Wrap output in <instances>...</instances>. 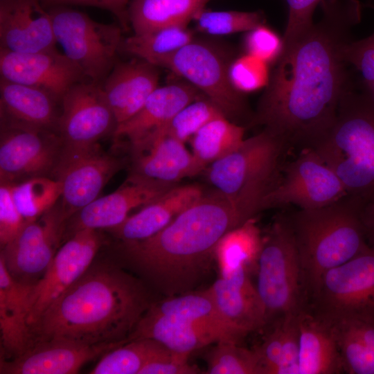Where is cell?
Instances as JSON below:
<instances>
[{
    "mask_svg": "<svg viewBox=\"0 0 374 374\" xmlns=\"http://www.w3.org/2000/svg\"><path fill=\"white\" fill-rule=\"evenodd\" d=\"M319 4L321 19L283 48L251 124L263 125L290 148H310L329 130L354 82L344 51L362 19V4Z\"/></svg>",
    "mask_w": 374,
    "mask_h": 374,
    "instance_id": "cell-1",
    "label": "cell"
},
{
    "mask_svg": "<svg viewBox=\"0 0 374 374\" xmlns=\"http://www.w3.org/2000/svg\"><path fill=\"white\" fill-rule=\"evenodd\" d=\"M150 305L138 279L111 264L92 263L30 326V344L48 339L124 344Z\"/></svg>",
    "mask_w": 374,
    "mask_h": 374,
    "instance_id": "cell-2",
    "label": "cell"
},
{
    "mask_svg": "<svg viewBox=\"0 0 374 374\" xmlns=\"http://www.w3.org/2000/svg\"><path fill=\"white\" fill-rule=\"evenodd\" d=\"M251 218L215 190L155 235L123 242L126 257L168 297L194 291L228 232Z\"/></svg>",
    "mask_w": 374,
    "mask_h": 374,
    "instance_id": "cell-3",
    "label": "cell"
},
{
    "mask_svg": "<svg viewBox=\"0 0 374 374\" xmlns=\"http://www.w3.org/2000/svg\"><path fill=\"white\" fill-rule=\"evenodd\" d=\"M365 203L346 195L328 206L288 214L301 262L305 301L325 272L370 247L362 220Z\"/></svg>",
    "mask_w": 374,
    "mask_h": 374,
    "instance_id": "cell-4",
    "label": "cell"
},
{
    "mask_svg": "<svg viewBox=\"0 0 374 374\" xmlns=\"http://www.w3.org/2000/svg\"><path fill=\"white\" fill-rule=\"evenodd\" d=\"M337 175L347 195L374 198V103L355 82L329 130L310 148Z\"/></svg>",
    "mask_w": 374,
    "mask_h": 374,
    "instance_id": "cell-5",
    "label": "cell"
},
{
    "mask_svg": "<svg viewBox=\"0 0 374 374\" xmlns=\"http://www.w3.org/2000/svg\"><path fill=\"white\" fill-rule=\"evenodd\" d=\"M289 148L282 139L264 129L210 164L207 179L249 218L255 217L280 175Z\"/></svg>",
    "mask_w": 374,
    "mask_h": 374,
    "instance_id": "cell-6",
    "label": "cell"
},
{
    "mask_svg": "<svg viewBox=\"0 0 374 374\" xmlns=\"http://www.w3.org/2000/svg\"><path fill=\"white\" fill-rule=\"evenodd\" d=\"M256 270L267 323L305 308L301 262L288 214L277 216L263 235Z\"/></svg>",
    "mask_w": 374,
    "mask_h": 374,
    "instance_id": "cell-7",
    "label": "cell"
},
{
    "mask_svg": "<svg viewBox=\"0 0 374 374\" xmlns=\"http://www.w3.org/2000/svg\"><path fill=\"white\" fill-rule=\"evenodd\" d=\"M305 308L330 326L351 320L374 321V248L325 272Z\"/></svg>",
    "mask_w": 374,
    "mask_h": 374,
    "instance_id": "cell-8",
    "label": "cell"
},
{
    "mask_svg": "<svg viewBox=\"0 0 374 374\" xmlns=\"http://www.w3.org/2000/svg\"><path fill=\"white\" fill-rule=\"evenodd\" d=\"M57 43L87 78L102 84L116 61L123 41L121 27L94 21L64 6L50 7Z\"/></svg>",
    "mask_w": 374,
    "mask_h": 374,
    "instance_id": "cell-9",
    "label": "cell"
},
{
    "mask_svg": "<svg viewBox=\"0 0 374 374\" xmlns=\"http://www.w3.org/2000/svg\"><path fill=\"white\" fill-rule=\"evenodd\" d=\"M231 62L214 45L194 39L157 66L170 69L186 79L212 100L231 121L251 125L253 118L242 93L232 85L229 68Z\"/></svg>",
    "mask_w": 374,
    "mask_h": 374,
    "instance_id": "cell-10",
    "label": "cell"
},
{
    "mask_svg": "<svg viewBox=\"0 0 374 374\" xmlns=\"http://www.w3.org/2000/svg\"><path fill=\"white\" fill-rule=\"evenodd\" d=\"M347 193L335 172L311 148L302 149L283 165L274 186L262 202V211L290 204L308 210L331 204Z\"/></svg>",
    "mask_w": 374,
    "mask_h": 374,
    "instance_id": "cell-11",
    "label": "cell"
},
{
    "mask_svg": "<svg viewBox=\"0 0 374 374\" xmlns=\"http://www.w3.org/2000/svg\"><path fill=\"white\" fill-rule=\"evenodd\" d=\"M69 219L60 199L39 218L26 222L1 249L0 256L13 278L33 285L42 278L61 247Z\"/></svg>",
    "mask_w": 374,
    "mask_h": 374,
    "instance_id": "cell-12",
    "label": "cell"
},
{
    "mask_svg": "<svg viewBox=\"0 0 374 374\" xmlns=\"http://www.w3.org/2000/svg\"><path fill=\"white\" fill-rule=\"evenodd\" d=\"M123 165L121 159L105 152L99 143L63 146L53 178L60 184V201L69 217L96 199Z\"/></svg>",
    "mask_w": 374,
    "mask_h": 374,
    "instance_id": "cell-13",
    "label": "cell"
},
{
    "mask_svg": "<svg viewBox=\"0 0 374 374\" xmlns=\"http://www.w3.org/2000/svg\"><path fill=\"white\" fill-rule=\"evenodd\" d=\"M62 148L57 132L1 125V183L13 185L34 177L53 178Z\"/></svg>",
    "mask_w": 374,
    "mask_h": 374,
    "instance_id": "cell-14",
    "label": "cell"
},
{
    "mask_svg": "<svg viewBox=\"0 0 374 374\" xmlns=\"http://www.w3.org/2000/svg\"><path fill=\"white\" fill-rule=\"evenodd\" d=\"M103 242L99 230L86 229L74 233L61 245L44 275L31 287L30 328L89 269Z\"/></svg>",
    "mask_w": 374,
    "mask_h": 374,
    "instance_id": "cell-15",
    "label": "cell"
},
{
    "mask_svg": "<svg viewBox=\"0 0 374 374\" xmlns=\"http://www.w3.org/2000/svg\"><path fill=\"white\" fill-rule=\"evenodd\" d=\"M57 132L64 147L96 143L117 123L101 84L84 81L73 85L61 101Z\"/></svg>",
    "mask_w": 374,
    "mask_h": 374,
    "instance_id": "cell-16",
    "label": "cell"
},
{
    "mask_svg": "<svg viewBox=\"0 0 374 374\" xmlns=\"http://www.w3.org/2000/svg\"><path fill=\"white\" fill-rule=\"evenodd\" d=\"M176 185L130 173L116 190L98 197L73 214L68 220L66 233L71 236L86 229L115 228L130 216L131 211L143 207Z\"/></svg>",
    "mask_w": 374,
    "mask_h": 374,
    "instance_id": "cell-17",
    "label": "cell"
},
{
    "mask_svg": "<svg viewBox=\"0 0 374 374\" xmlns=\"http://www.w3.org/2000/svg\"><path fill=\"white\" fill-rule=\"evenodd\" d=\"M1 77L11 82L40 88L61 103L74 84L89 81L82 70L57 49L17 53L0 48Z\"/></svg>",
    "mask_w": 374,
    "mask_h": 374,
    "instance_id": "cell-18",
    "label": "cell"
},
{
    "mask_svg": "<svg viewBox=\"0 0 374 374\" xmlns=\"http://www.w3.org/2000/svg\"><path fill=\"white\" fill-rule=\"evenodd\" d=\"M123 344L89 345L65 339L32 342L20 355L0 361L1 374H73Z\"/></svg>",
    "mask_w": 374,
    "mask_h": 374,
    "instance_id": "cell-19",
    "label": "cell"
},
{
    "mask_svg": "<svg viewBox=\"0 0 374 374\" xmlns=\"http://www.w3.org/2000/svg\"><path fill=\"white\" fill-rule=\"evenodd\" d=\"M249 271L239 265L221 272L208 287L222 317L242 339L267 324L265 308Z\"/></svg>",
    "mask_w": 374,
    "mask_h": 374,
    "instance_id": "cell-20",
    "label": "cell"
},
{
    "mask_svg": "<svg viewBox=\"0 0 374 374\" xmlns=\"http://www.w3.org/2000/svg\"><path fill=\"white\" fill-rule=\"evenodd\" d=\"M51 16L40 0H0L1 48L17 53L55 49Z\"/></svg>",
    "mask_w": 374,
    "mask_h": 374,
    "instance_id": "cell-21",
    "label": "cell"
},
{
    "mask_svg": "<svg viewBox=\"0 0 374 374\" xmlns=\"http://www.w3.org/2000/svg\"><path fill=\"white\" fill-rule=\"evenodd\" d=\"M202 96L190 83L158 87L134 116L117 125L113 133L115 141L127 143L130 150L139 146L165 127L183 107Z\"/></svg>",
    "mask_w": 374,
    "mask_h": 374,
    "instance_id": "cell-22",
    "label": "cell"
},
{
    "mask_svg": "<svg viewBox=\"0 0 374 374\" xmlns=\"http://www.w3.org/2000/svg\"><path fill=\"white\" fill-rule=\"evenodd\" d=\"M130 151L131 173L152 180L177 184L204 170L184 143L168 134L165 127Z\"/></svg>",
    "mask_w": 374,
    "mask_h": 374,
    "instance_id": "cell-23",
    "label": "cell"
},
{
    "mask_svg": "<svg viewBox=\"0 0 374 374\" xmlns=\"http://www.w3.org/2000/svg\"><path fill=\"white\" fill-rule=\"evenodd\" d=\"M157 67L136 57L116 62L101 87L117 125L134 116L158 87Z\"/></svg>",
    "mask_w": 374,
    "mask_h": 374,
    "instance_id": "cell-24",
    "label": "cell"
},
{
    "mask_svg": "<svg viewBox=\"0 0 374 374\" xmlns=\"http://www.w3.org/2000/svg\"><path fill=\"white\" fill-rule=\"evenodd\" d=\"M57 103H60L44 89L0 78L1 125L57 132L61 112Z\"/></svg>",
    "mask_w": 374,
    "mask_h": 374,
    "instance_id": "cell-25",
    "label": "cell"
},
{
    "mask_svg": "<svg viewBox=\"0 0 374 374\" xmlns=\"http://www.w3.org/2000/svg\"><path fill=\"white\" fill-rule=\"evenodd\" d=\"M203 195L202 188L197 185H176L109 231L123 242L148 238L165 228Z\"/></svg>",
    "mask_w": 374,
    "mask_h": 374,
    "instance_id": "cell-26",
    "label": "cell"
},
{
    "mask_svg": "<svg viewBox=\"0 0 374 374\" xmlns=\"http://www.w3.org/2000/svg\"><path fill=\"white\" fill-rule=\"evenodd\" d=\"M33 285L18 282L8 272L0 256L1 358L22 354L31 341L28 322V300Z\"/></svg>",
    "mask_w": 374,
    "mask_h": 374,
    "instance_id": "cell-27",
    "label": "cell"
},
{
    "mask_svg": "<svg viewBox=\"0 0 374 374\" xmlns=\"http://www.w3.org/2000/svg\"><path fill=\"white\" fill-rule=\"evenodd\" d=\"M299 374L344 373L333 328L305 308L299 313Z\"/></svg>",
    "mask_w": 374,
    "mask_h": 374,
    "instance_id": "cell-28",
    "label": "cell"
},
{
    "mask_svg": "<svg viewBox=\"0 0 374 374\" xmlns=\"http://www.w3.org/2000/svg\"><path fill=\"white\" fill-rule=\"evenodd\" d=\"M142 338L153 339L173 352L186 355L223 340L218 333L208 328L148 310L128 341Z\"/></svg>",
    "mask_w": 374,
    "mask_h": 374,
    "instance_id": "cell-29",
    "label": "cell"
},
{
    "mask_svg": "<svg viewBox=\"0 0 374 374\" xmlns=\"http://www.w3.org/2000/svg\"><path fill=\"white\" fill-rule=\"evenodd\" d=\"M148 311L208 328L218 333L225 341L239 344L242 339L222 317L208 288L169 296L150 304Z\"/></svg>",
    "mask_w": 374,
    "mask_h": 374,
    "instance_id": "cell-30",
    "label": "cell"
},
{
    "mask_svg": "<svg viewBox=\"0 0 374 374\" xmlns=\"http://www.w3.org/2000/svg\"><path fill=\"white\" fill-rule=\"evenodd\" d=\"M211 0H131L130 24L134 35L168 26L187 25Z\"/></svg>",
    "mask_w": 374,
    "mask_h": 374,
    "instance_id": "cell-31",
    "label": "cell"
},
{
    "mask_svg": "<svg viewBox=\"0 0 374 374\" xmlns=\"http://www.w3.org/2000/svg\"><path fill=\"white\" fill-rule=\"evenodd\" d=\"M331 327L344 373L374 374V321L351 320Z\"/></svg>",
    "mask_w": 374,
    "mask_h": 374,
    "instance_id": "cell-32",
    "label": "cell"
},
{
    "mask_svg": "<svg viewBox=\"0 0 374 374\" xmlns=\"http://www.w3.org/2000/svg\"><path fill=\"white\" fill-rule=\"evenodd\" d=\"M245 128L226 116L215 118L190 139L192 153L204 168L235 150L244 140Z\"/></svg>",
    "mask_w": 374,
    "mask_h": 374,
    "instance_id": "cell-33",
    "label": "cell"
},
{
    "mask_svg": "<svg viewBox=\"0 0 374 374\" xmlns=\"http://www.w3.org/2000/svg\"><path fill=\"white\" fill-rule=\"evenodd\" d=\"M263 235L256 223L255 217L224 235L215 251L220 273L239 265L249 270L256 269L258 258L262 248Z\"/></svg>",
    "mask_w": 374,
    "mask_h": 374,
    "instance_id": "cell-34",
    "label": "cell"
},
{
    "mask_svg": "<svg viewBox=\"0 0 374 374\" xmlns=\"http://www.w3.org/2000/svg\"><path fill=\"white\" fill-rule=\"evenodd\" d=\"M193 39L187 25L172 26L123 39L120 51L157 66L161 60Z\"/></svg>",
    "mask_w": 374,
    "mask_h": 374,
    "instance_id": "cell-35",
    "label": "cell"
},
{
    "mask_svg": "<svg viewBox=\"0 0 374 374\" xmlns=\"http://www.w3.org/2000/svg\"><path fill=\"white\" fill-rule=\"evenodd\" d=\"M168 349L151 339H135L105 353L91 374H139L153 357Z\"/></svg>",
    "mask_w": 374,
    "mask_h": 374,
    "instance_id": "cell-36",
    "label": "cell"
},
{
    "mask_svg": "<svg viewBox=\"0 0 374 374\" xmlns=\"http://www.w3.org/2000/svg\"><path fill=\"white\" fill-rule=\"evenodd\" d=\"M13 200L26 222L39 218L61 197L59 181L51 177H38L11 184Z\"/></svg>",
    "mask_w": 374,
    "mask_h": 374,
    "instance_id": "cell-37",
    "label": "cell"
},
{
    "mask_svg": "<svg viewBox=\"0 0 374 374\" xmlns=\"http://www.w3.org/2000/svg\"><path fill=\"white\" fill-rule=\"evenodd\" d=\"M208 374H263L256 349H248L238 343L222 340L207 357Z\"/></svg>",
    "mask_w": 374,
    "mask_h": 374,
    "instance_id": "cell-38",
    "label": "cell"
},
{
    "mask_svg": "<svg viewBox=\"0 0 374 374\" xmlns=\"http://www.w3.org/2000/svg\"><path fill=\"white\" fill-rule=\"evenodd\" d=\"M193 20L198 30L210 35H223L250 31L264 24L265 18L260 11H211L203 9Z\"/></svg>",
    "mask_w": 374,
    "mask_h": 374,
    "instance_id": "cell-39",
    "label": "cell"
},
{
    "mask_svg": "<svg viewBox=\"0 0 374 374\" xmlns=\"http://www.w3.org/2000/svg\"><path fill=\"white\" fill-rule=\"evenodd\" d=\"M225 116L207 97H201L183 107L165 127L168 134L185 143L212 120Z\"/></svg>",
    "mask_w": 374,
    "mask_h": 374,
    "instance_id": "cell-40",
    "label": "cell"
},
{
    "mask_svg": "<svg viewBox=\"0 0 374 374\" xmlns=\"http://www.w3.org/2000/svg\"><path fill=\"white\" fill-rule=\"evenodd\" d=\"M367 6L374 10V0ZM346 60L359 75L361 89L374 103V32L359 40H352L345 48Z\"/></svg>",
    "mask_w": 374,
    "mask_h": 374,
    "instance_id": "cell-41",
    "label": "cell"
},
{
    "mask_svg": "<svg viewBox=\"0 0 374 374\" xmlns=\"http://www.w3.org/2000/svg\"><path fill=\"white\" fill-rule=\"evenodd\" d=\"M229 76L233 87L242 93L267 87L270 78L268 64L248 53L231 62Z\"/></svg>",
    "mask_w": 374,
    "mask_h": 374,
    "instance_id": "cell-42",
    "label": "cell"
},
{
    "mask_svg": "<svg viewBox=\"0 0 374 374\" xmlns=\"http://www.w3.org/2000/svg\"><path fill=\"white\" fill-rule=\"evenodd\" d=\"M246 53L253 55L267 64L277 62L283 50V37L264 24L247 32L244 40Z\"/></svg>",
    "mask_w": 374,
    "mask_h": 374,
    "instance_id": "cell-43",
    "label": "cell"
},
{
    "mask_svg": "<svg viewBox=\"0 0 374 374\" xmlns=\"http://www.w3.org/2000/svg\"><path fill=\"white\" fill-rule=\"evenodd\" d=\"M288 9L287 21L283 36L287 46L305 33L314 24L312 16L321 0H285Z\"/></svg>",
    "mask_w": 374,
    "mask_h": 374,
    "instance_id": "cell-44",
    "label": "cell"
},
{
    "mask_svg": "<svg viewBox=\"0 0 374 374\" xmlns=\"http://www.w3.org/2000/svg\"><path fill=\"white\" fill-rule=\"evenodd\" d=\"M26 222L13 200L11 184L0 186V244L1 249L10 242L19 233Z\"/></svg>",
    "mask_w": 374,
    "mask_h": 374,
    "instance_id": "cell-45",
    "label": "cell"
},
{
    "mask_svg": "<svg viewBox=\"0 0 374 374\" xmlns=\"http://www.w3.org/2000/svg\"><path fill=\"white\" fill-rule=\"evenodd\" d=\"M299 312L280 317L283 330V342L278 374H299V329L298 316Z\"/></svg>",
    "mask_w": 374,
    "mask_h": 374,
    "instance_id": "cell-46",
    "label": "cell"
},
{
    "mask_svg": "<svg viewBox=\"0 0 374 374\" xmlns=\"http://www.w3.org/2000/svg\"><path fill=\"white\" fill-rule=\"evenodd\" d=\"M190 355L166 349L150 359L139 374H197L202 373L195 365L188 362Z\"/></svg>",
    "mask_w": 374,
    "mask_h": 374,
    "instance_id": "cell-47",
    "label": "cell"
},
{
    "mask_svg": "<svg viewBox=\"0 0 374 374\" xmlns=\"http://www.w3.org/2000/svg\"><path fill=\"white\" fill-rule=\"evenodd\" d=\"M283 330L281 319L274 321L273 328L256 348L263 374H278L283 351Z\"/></svg>",
    "mask_w": 374,
    "mask_h": 374,
    "instance_id": "cell-48",
    "label": "cell"
},
{
    "mask_svg": "<svg viewBox=\"0 0 374 374\" xmlns=\"http://www.w3.org/2000/svg\"><path fill=\"white\" fill-rule=\"evenodd\" d=\"M131 0H40L44 6L64 5H82L106 10L113 14L118 20L123 30L128 28L130 24L128 7Z\"/></svg>",
    "mask_w": 374,
    "mask_h": 374,
    "instance_id": "cell-49",
    "label": "cell"
},
{
    "mask_svg": "<svg viewBox=\"0 0 374 374\" xmlns=\"http://www.w3.org/2000/svg\"><path fill=\"white\" fill-rule=\"evenodd\" d=\"M362 220L368 244L374 248V198L364 205Z\"/></svg>",
    "mask_w": 374,
    "mask_h": 374,
    "instance_id": "cell-50",
    "label": "cell"
}]
</instances>
